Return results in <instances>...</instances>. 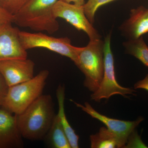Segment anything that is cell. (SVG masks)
Here are the masks:
<instances>
[{
	"label": "cell",
	"mask_w": 148,
	"mask_h": 148,
	"mask_svg": "<svg viewBox=\"0 0 148 148\" xmlns=\"http://www.w3.org/2000/svg\"><path fill=\"white\" fill-rule=\"evenodd\" d=\"M8 88L9 86L7 84L0 73V107L2 106Z\"/></svg>",
	"instance_id": "obj_21"
},
{
	"label": "cell",
	"mask_w": 148,
	"mask_h": 148,
	"mask_svg": "<svg viewBox=\"0 0 148 148\" xmlns=\"http://www.w3.org/2000/svg\"><path fill=\"white\" fill-rule=\"evenodd\" d=\"M128 139H130L129 140L130 141L129 145L130 147H132L148 148L143 143L138 133L135 132V130L130 135Z\"/></svg>",
	"instance_id": "obj_19"
},
{
	"label": "cell",
	"mask_w": 148,
	"mask_h": 148,
	"mask_svg": "<svg viewBox=\"0 0 148 148\" xmlns=\"http://www.w3.org/2000/svg\"><path fill=\"white\" fill-rule=\"evenodd\" d=\"M53 12L56 18H63L79 31L84 32L89 40L101 39L98 31L86 16L83 6L58 0L53 7Z\"/></svg>",
	"instance_id": "obj_7"
},
{
	"label": "cell",
	"mask_w": 148,
	"mask_h": 148,
	"mask_svg": "<svg viewBox=\"0 0 148 148\" xmlns=\"http://www.w3.org/2000/svg\"><path fill=\"white\" fill-rule=\"evenodd\" d=\"M134 88L135 89L142 88L148 91V74L144 79L139 81L135 84Z\"/></svg>",
	"instance_id": "obj_22"
},
{
	"label": "cell",
	"mask_w": 148,
	"mask_h": 148,
	"mask_svg": "<svg viewBox=\"0 0 148 148\" xmlns=\"http://www.w3.org/2000/svg\"><path fill=\"white\" fill-rule=\"evenodd\" d=\"M123 45L126 53L138 58L148 67V46L143 37L136 39L129 40Z\"/></svg>",
	"instance_id": "obj_16"
},
{
	"label": "cell",
	"mask_w": 148,
	"mask_h": 148,
	"mask_svg": "<svg viewBox=\"0 0 148 148\" xmlns=\"http://www.w3.org/2000/svg\"><path fill=\"white\" fill-rule=\"evenodd\" d=\"M65 88L64 85L60 84L56 89V95L58 106L57 114L62 127L72 148H79V137L69 124L66 118L64 110V100L65 97Z\"/></svg>",
	"instance_id": "obj_13"
},
{
	"label": "cell",
	"mask_w": 148,
	"mask_h": 148,
	"mask_svg": "<svg viewBox=\"0 0 148 148\" xmlns=\"http://www.w3.org/2000/svg\"><path fill=\"white\" fill-rule=\"evenodd\" d=\"M14 16L0 6V26L14 23Z\"/></svg>",
	"instance_id": "obj_20"
},
{
	"label": "cell",
	"mask_w": 148,
	"mask_h": 148,
	"mask_svg": "<svg viewBox=\"0 0 148 148\" xmlns=\"http://www.w3.org/2000/svg\"><path fill=\"white\" fill-rule=\"evenodd\" d=\"M68 3H73V4L78 6H83L85 4V0H61Z\"/></svg>",
	"instance_id": "obj_23"
},
{
	"label": "cell",
	"mask_w": 148,
	"mask_h": 148,
	"mask_svg": "<svg viewBox=\"0 0 148 148\" xmlns=\"http://www.w3.org/2000/svg\"><path fill=\"white\" fill-rule=\"evenodd\" d=\"M19 37L22 46L26 50L34 48H43L66 56L76 64L79 53L82 47L72 45L68 37L56 38L41 32L32 33L20 31Z\"/></svg>",
	"instance_id": "obj_5"
},
{
	"label": "cell",
	"mask_w": 148,
	"mask_h": 148,
	"mask_svg": "<svg viewBox=\"0 0 148 148\" xmlns=\"http://www.w3.org/2000/svg\"><path fill=\"white\" fill-rule=\"evenodd\" d=\"M19 32L12 24L0 26V61L27 58V50L19 39Z\"/></svg>",
	"instance_id": "obj_10"
},
{
	"label": "cell",
	"mask_w": 148,
	"mask_h": 148,
	"mask_svg": "<svg viewBox=\"0 0 148 148\" xmlns=\"http://www.w3.org/2000/svg\"><path fill=\"white\" fill-rule=\"evenodd\" d=\"M116 0H88L83 5L86 16L89 21L93 24L95 21V13L102 6Z\"/></svg>",
	"instance_id": "obj_17"
},
{
	"label": "cell",
	"mask_w": 148,
	"mask_h": 148,
	"mask_svg": "<svg viewBox=\"0 0 148 148\" xmlns=\"http://www.w3.org/2000/svg\"><path fill=\"white\" fill-rule=\"evenodd\" d=\"M28 0H0V6L14 16Z\"/></svg>",
	"instance_id": "obj_18"
},
{
	"label": "cell",
	"mask_w": 148,
	"mask_h": 148,
	"mask_svg": "<svg viewBox=\"0 0 148 148\" xmlns=\"http://www.w3.org/2000/svg\"><path fill=\"white\" fill-rule=\"evenodd\" d=\"M129 40L139 38L148 33V9L140 6L130 10V17L120 27Z\"/></svg>",
	"instance_id": "obj_12"
},
{
	"label": "cell",
	"mask_w": 148,
	"mask_h": 148,
	"mask_svg": "<svg viewBox=\"0 0 148 148\" xmlns=\"http://www.w3.org/2000/svg\"><path fill=\"white\" fill-rule=\"evenodd\" d=\"M111 34L108 35L104 41V71L100 86L91 95L93 101L99 102L102 99H108L114 95L127 97V95H135L132 88L123 87L117 82L115 73L113 55L111 48Z\"/></svg>",
	"instance_id": "obj_6"
},
{
	"label": "cell",
	"mask_w": 148,
	"mask_h": 148,
	"mask_svg": "<svg viewBox=\"0 0 148 148\" xmlns=\"http://www.w3.org/2000/svg\"><path fill=\"white\" fill-rule=\"evenodd\" d=\"M49 75L48 71L43 70L32 79L9 87L2 107L14 114L23 112L42 95Z\"/></svg>",
	"instance_id": "obj_3"
},
{
	"label": "cell",
	"mask_w": 148,
	"mask_h": 148,
	"mask_svg": "<svg viewBox=\"0 0 148 148\" xmlns=\"http://www.w3.org/2000/svg\"><path fill=\"white\" fill-rule=\"evenodd\" d=\"M44 139L52 148H71L57 114Z\"/></svg>",
	"instance_id": "obj_14"
},
{
	"label": "cell",
	"mask_w": 148,
	"mask_h": 148,
	"mask_svg": "<svg viewBox=\"0 0 148 148\" xmlns=\"http://www.w3.org/2000/svg\"><path fill=\"white\" fill-rule=\"evenodd\" d=\"M91 148H121L118 139L115 134L107 127H101L99 132L90 137Z\"/></svg>",
	"instance_id": "obj_15"
},
{
	"label": "cell",
	"mask_w": 148,
	"mask_h": 148,
	"mask_svg": "<svg viewBox=\"0 0 148 148\" xmlns=\"http://www.w3.org/2000/svg\"><path fill=\"white\" fill-rule=\"evenodd\" d=\"M34 67V61L27 58L0 61V73L9 87L32 79Z\"/></svg>",
	"instance_id": "obj_9"
},
{
	"label": "cell",
	"mask_w": 148,
	"mask_h": 148,
	"mask_svg": "<svg viewBox=\"0 0 148 148\" xmlns=\"http://www.w3.org/2000/svg\"><path fill=\"white\" fill-rule=\"evenodd\" d=\"M16 115L23 138L32 141L44 139L56 115L51 96L42 94L23 112Z\"/></svg>",
	"instance_id": "obj_1"
},
{
	"label": "cell",
	"mask_w": 148,
	"mask_h": 148,
	"mask_svg": "<svg viewBox=\"0 0 148 148\" xmlns=\"http://www.w3.org/2000/svg\"><path fill=\"white\" fill-rule=\"evenodd\" d=\"M104 47V41L101 39L90 40L86 46L82 47L76 64L85 77V87L92 92L98 89L103 79Z\"/></svg>",
	"instance_id": "obj_4"
},
{
	"label": "cell",
	"mask_w": 148,
	"mask_h": 148,
	"mask_svg": "<svg viewBox=\"0 0 148 148\" xmlns=\"http://www.w3.org/2000/svg\"><path fill=\"white\" fill-rule=\"evenodd\" d=\"M16 115L0 107V148H20L24 146Z\"/></svg>",
	"instance_id": "obj_11"
},
{
	"label": "cell",
	"mask_w": 148,
	"mask_h": 148,
	"mask_svg": "<svg viewBox=\"0 0 148 148\" xmlns=\"http://www.w3.org/2000/svg\"><path fill=\"white\" fill-rule=\"evenodd\" d=\"M58 0H28L14 16V23L36 32L53 34L59 29L53 7Z\"/></svg>",
	"instance_id": "obj_2"
},
{
	"label": "cell",
	"mask_w": 148,
	"mask_h": 148,
	"mask_svg": "<svg viewBox=\"0 0 148 148\" xmlns=\"http://www.w3.org/2000/svg\"><path fill=\"white\" fill-rule=\"evenodd\" d=\"M71 101L77 107L81 109L92 117L104 123L108 129L115 134L119 141L121 148L125 147L129 136L144 119L143 117H140L134 121L114 119L99 113L87 102L84 103V105H82L72 100Z\"/></svg>",
	"instance_id": "obj_8"
}]
</instances>
